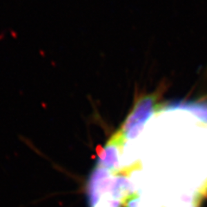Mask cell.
<instances>
[{"label": "cell", "instance_id": "obj_1", "mask_svg": "<svg viewBox=\"0 0 207 207\" xmlns=\"http://www.w3.org/2000/svg\"><path fill=\"white\" fill-rule=\"evenodd\" d=\"M116 176L115 173L103 168L97 166L94 168L90 175L87 184L86 193L89 207L96 206L104 197H113Z\"/></svg>", "mask_w": 207, "mask_h": 207}]
</instances>
